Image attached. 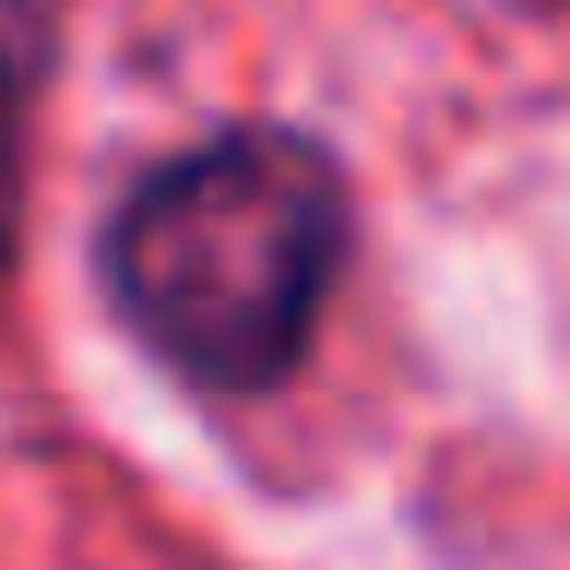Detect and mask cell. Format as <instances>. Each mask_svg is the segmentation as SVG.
I'll return each instance as SVG.
<instances>
[{
	"label": "cell",
	"mask_w": 570,
	"mask_h": 570,
	"mask_svg": "<svg viewBox=\"0 0 570 570\" xmlns=\"http://www.w3.org/2000/svg\"><path fill=\"white\" fill-rule=\"evenodd\" d=\"M48 83V0H0V262H12V214H24V119Z\"/></svg>",
	"instance_id": "cell-2"
},
{
	"label": "cell",
	"mask_w": 570,
	"mask_h": 570,
	"mask_svg": "<svg viewBox=\"0 0 570 570\" xmlns=\"http://www.w3.org/2000/svg\"><path fill=\"white\" fill-rule=\"evenodd\" d=\"M345 262V178L285 131H214L107 226V297L190 392H274Z\"/></svg>",
	"instance_id": "cell-1"
}]
</instances>
